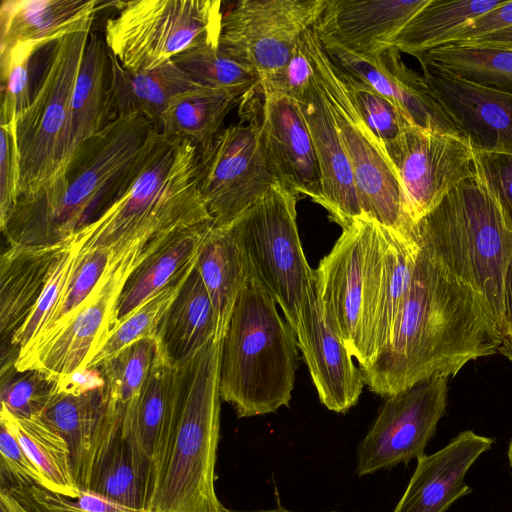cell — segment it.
<instances>
[{
    "label": "cell",
    "mask_w": 512,
    "mask_h": 512,
    "mask_svg": "<svg viewBox=\"0 0 512 512\" xmlns=\"http://www.w3.org/2000/svg\"><path fill=\"white\" fill-rule=\"evenodd\" d=\"M111 259L112 249L109 248L80 251L77 266L45 327L20 354L56 333L73 318L102 279Z\"/></svg>",
    "instance_id": "cell-42"
},
{
    "label": "cell",
    "mask_w": 512,
    "mask_h": 512,
    "mask_svg": "<svg viewBox=\"0 0 512 512\" xmlns=\"http://www.w3.org/2000/svg\"><path fill=\"white\" fill-rule=\"evenodd\" d=\"M310 132L319 170L324 207L343 228L363 214L348 157L333 117L315 77L298 102Z\"/></svg>",
    "instance_id": "cell-25"
},
{
    "label": "cell",
    "mask_w": 512,
    "mask_h": 512,
    "mask_svg": "<svg viewBox=\"0 0 512 512\" xmlns=\"http://www.w3.org/2000/svg\"><path fill=\"white\" fill-rule=\"evenodd\" d=\"M104 386L105 380L100 368L87 367L59 377L56 390L66 393H84Z\"/></svg>",
    "instance_id": "cell-53"
},
{
    "label": "cell",
    "mask_w": 512,
    "mask_h": 512,
    "mask_svg": "<svg viewBox=\"0 0 512 512\" xmlns=\"http://www.w3.org/2000/svg\"><path fill=\"white\" fill-rule=\"evenodd\" d=\"M41 48L34 43H19L0 52V121L17 119L30 105L29 65L32 56Z\"/></svg>",
    "instance_id": "cell-46"
},
{
    "label": "cell",
    "mask_w": 512,
    "mask_h": 512,
    "mask_svg": "<svg viewBox=\"0 0 512 512\" xmlns=\"http://www.w3.org/2000/svg\"><path fill=\"white\" fill-rule=\"evenodd\" d=\"M68 240L54 245L9 246L1 255V363L7 359L14 335L22 327L38 301L53 266L65 249Z\"/></svg>",
    "instance_id": "cell-26"
},
{
    "label": "cell",
    "mask_w": 512,
    "mask_h": 512,
    "mask_svg": "<svg viewBox=\"0 0 512 512\" xmlns=\"http://www.w3.org/2000/svg\"><path fill=\"white\" fill-rule=\"evenodd\" d=\"M194 268V267H193ZM192 268V269H193ZM191 269V270H192ZM191 270L145 301L108 333L88 368H97L143 338H156L159 322Z\"/></svg>",
    "instance_id": "cell-40"
},
{
    "label": "cell",
    "mask_w": 512,
    "mask_h": 512,
    "mask_svg": "<svg viewBox=\"0 0 512 512\" xmlns=\"http://www.w3.org/2000/svg\"><path fill=\"white\" fill-rule=\"evenodd\" d=\"M213 225L210 220L175 231L131 273L116 307L114 326L195 266Z\"/></svg>",
    "instance_id": "cell-29"
},
{
    "label": "cell",
    "mask_w": 512,
    "mask_h": 512,
    "mask_svg": "<svg viewBox=\"0 0 512 512\" xmlns=\"http://www.w3.org/2000/svg\"><path fill=\"white\" fill-rule=\"evenodd\" d=\"M297 197L277 181L228 225L293 332L314 270L298 233Z\"/></svg>",
    "instance_id": "cell-10"
},
{
    "label": "cell",
    "mask_w": 512,
    "mask_h": 512,
    "mask_svg": "<svg viewBox=\"0 0 512 512\" xmlns=\"http://www.w3.org/2000/svg\"><path fill=\"white\" fill-rule=\"evenodd\" d=\"M109 51L129 71L157 68L189 48L218 45L223 18L220 0H135L111 2Z\"/></svg>",
    "instance_id": "cell-9"
},
{
    "label": "cell",
    "mask_w": 512,
    "mask_h": 512,
    "mask_svg": "<svg viewBox=\"0 0 512 512\" xmlns=\"http://www.w3.org/2000/svg\"><path fill=\"white\" fill-rule=\"evenodd\" d=\"M13 486L20 487L40 512H137L92 490H80L76 498H70L38 485Z\"/></svg>",
    "instance_id": "cell-49"
},
{
    "label": "cell",
    "mask_w": 512,
    "mask_h": 512,
    "mask_svg": "<svg viewBox=\"0 0 512 512\" xmlns=\"http://www.w3.org/2000/svg\"><path fill=\"white\" fill-rule=\"evenodd\" d=\"M448 376H434L389 396L356 450L359 477L407 464L424 455L446 413Z\"/></svg>",
    "instance_id": "cell-16"
},
{
    "label": "cell",
    "mask_w": 512,
    "mask_h": 512,
    "mask_svg": "<svg viewBox=\"0 0 512 512\" xmlns=\"http://www.w3.org/2000/svg\"><path fill=\"white\" fill-rule=\"evenodd\" d=\"M336 67L364 121L385 146L414 124L393 102L357 77Z\"/></svg>",
    "instance_id": "cell-45"
},
{
    "label": "cell",
    "mask_w": 512,
    "mask_h": 512,
    "mask_svg": "<svg viewBox=\"0 0 512 512\" xmlns=\"http://www.w3.org/2000/svg\"><path fill=\"white\" fill-rule=\"evenodd\" d=\"M306 31L296 43L286 65L273 77L262 82L260 89L283 94L296 102L301 100L314 78Z\"/></svg>",
    "instance_id": "cell-50"
},
{
    "label": "cell",
    "mask_w": 512,
    "mask_h": 512,
    "mask_svg": "<svg viewBox=\"0 0 512 512\" xmlns=\"http://www.w3.org/2000/svg\"><path fill=\"white\" fill-rule=\"evenodd\" d=\"M505 1L429 0L393 38L391 47L416 56L444 46L461 26Z\"/></svg>",
    "instance_id": "cell-34"
},
{
    "label": "cell",
    "mask_w": 512,
    "mask_h": 512,
    "mask_svg": "<svg viewBox=\"0 0 512 512\" xmlns=\"http://www.w3.org/2000/svg\"><path fill=\"white\" fill-rule=\"evenodd\" d=\"M419 242L391 342L359 368L369 390L386 398L434 376L454 377L468 362L498 353L502 344L475 291Z\"/></svg>",
    "instance_id": "cell-1"
},
{
    "label": "cell",
    "mask_w": 512,
    "mask_h": 512,
    "mask_svg": "<svg viewBox=\"0 0 512 512\" xmlns=\"http://www.w3.org/2000/svg\"><path fill=\"white\" fill-rule=\"evenodd\" d=\"M509 27H512V1H505L461 26L446 45L458 44Z\"/></svg>",
    "instance_id": "cell-52"
},
{
    "label": "cell",
    "mask_w": 512,
    "mask_h": 512,
    "mask_svg": "<svg viewBox=\"0 0 512 512\" xmlns=\"http://www.w3.org/2000/svg\"><path fill=\"white\" fill-rule=\"evenodd\" d=\"M453 45L512 50V27Z\"/></svg>",
    "instance_id": "cell-55"
},
{
    "label": "cell",
    "mask_w": 512,
    "mask_h": 512,
    "mask_svg": "<svg viewBox=\"0 0 512 512\" xmlns=\"http://www.w3.org/2000/svg\"><path fill=\"white\" fill-rule=\"evenodd\" d=\"M326 0H240L223 12L219 46L253 70L260 84L288 62Z\"/></svg>",
    "instance_id": "cell-13"
},
{
    "label": "cell",
    "mask_w": 512,
    "mask_h": 512,
    "mask_svg": "<svg viewBox=\"0 0 512 512\" xmlns=\"http://www.w3.org/2000/svg\"><path fill=\"white\" fill-rule=\"evenodd\" d=\"M90 29L52 43L31 103L17 118L18 197L35 194L64 174L70 159L72 96Z\"/></svg>",
    "instance_id": "cell-7"
},
{
    "label": "cell",
    "mask_w": 512,
    "mask_h": 512,
    "mask_svg": "<svg viewBox=\"0 0 512 512\" xmlns=\"http://www.w3.org/2000/svg\"><path fill=\"white\" fill-rule=\"evenodd\" d=\"M507 455H508L509 466H510L511 471H512V437H511L510 442H509Z\"/></svg>",
    "instance_id": "cell-57"
},
{
    "label": "cell",
    "mask_w": 512,
    "mask_h": 512,
    "mask_svg": "<svg viewBox=\"0 0 512 512\" xmlns=\"http://www.w3.org/2000/svg\"><path fill=\"white\" fill-rule=\"evenodd\" d=\"M306 37L314 74L348 157L363 214L418 240L416 226L407 217L401 182L385 144L364 121L314 27L306 31Z\"/></svg>",
    "instance_id": "cell-8"
},
{
    "label": "cell",
    "mask_w": 512,
    "mask_h": 512,
    "mask_svg": "<svg viewBox=\"0 0 512 512\" xmlns=\"http://www.w3.org/2000/svg\"><path fill=\"white\" fill-rule=\"evenodd\" d=\"M98 0H8L0 9V52L19 43L40 46L91 27Z\"/></svg>",
    "instance_id": "cell-27"
},
{
    "label": "cell",
    "mask_w": 512,
    "mask_h": 512,
    "mask_svg": "<svg viewBox=\"0 0 512 512\" xmlns=\"http://www.w3.org/2000/svg\"><path fill=\"white\" fill-rule=\"evenodd\" d=\"M174 232L146 234L112 250L105 274L73 318L20 354L15 368L41 370L56 379L87 368L114 326L116 307L127 279Z\"/></svg>",
    "instance_id": "cell-11"
},
{
    "label": "cell",
    "mask_w": 512,
    "mask_h": 512,
    "mask_svg": "<svg viewBox=\"0 0 512 512\" xmlns=\"http://www.w3.org/2000/svg\"><path fill=\"white\" fill-rule=\"evenodd\" d=\"M13 485H38L48 489L45 478L14 434L0 422V487Z\"/></svg>",
    "instance_id": "cell-51"
},
{
    "label": "cell",
    "mask_w": 512,
    "mask_h": 512,
    "mask_svg": "<svg viewBox=\"0 0 512 512\" xmlns=\"http://www.w3.org/2000/svg\"><path fill=\"white\" fill-rule=\"evenodd\" d=\"M80 247L73 236L57 258L49 278L30 315L14 335L7 359L1 368L16 364L19 354L40 334L54 308L62 297L65 288L79 261Z\"/></svg>",
    "instance_id": "cell-41"
},
{
    "label": "cell",
    "mask_w": 512,
    "mask_h": 512,
    "mask_svg": "<svg viewBox=\"0 0 512 512\" xmlns=\"http://www.w3.org/2000/svg\"><path fill=\"white\" fill-rule=\"evenodd\" d=\"M429 0H326L314 29L355 54L370 57L391 47L394 37Z\"/></svg>",
    "instance_id": "cell-21"
},
{
    "label": "cell",
    "mask_w": 512,
    "mask_h": 512,
    "mask_svg": "<svg viewBox=\"0 0 512 512\" xmlns=\"http://www.w3.org/2000/svg\"><path fill=\"white\" fill-rule=\"evenodd\" d=\"M110 58L116 116L140 113L158 131L163 115L172 102L206 88L195 83L172 60L154 69L134 72L122 67L111 52Z\"/></svg>",
    "instance_id": "cell-32"
},
{
    "label": "cell",
    "mask_w": 512,
    "mask_h": 512,
    "mask_svg": "<svg viewBox=\"0 0 512 512\" xmlns=\"http://www.w3.org/2000/svg\"><path fill=\"white\" fill-rule=\"evenodd\" d=\"M424 243L477 294L512 363V230L475 175L449 192L416 225Z\"/></svg>",
    "instance_id": "cell-4"
},
{
    "label": "cell",
    "mask_w": 512,
    "mask_h": 512,
    "mask_svg": "<svg viewBox=\"0 0 512 512\" xmlns=\"http://www.w3.org/2000/svg\"><path fill=\"white\" fill-rule=\"evenodd\" d=\"M159 137L145 116L131 113L84 140L52 185L18 197L1 229L9 246L59 244L95 221L129 190Z\"/></svg>",
    "instance_id": "cell-2"
},
{
    "label": "cell",
    "mask_w": 512,
    "mask_h": 512,
    "mask_svg": "<svg viewBox=\"0 0 512 512\" xmlns=\"http://www.w3.org/2000/svg\"><path fill=\"white\" fill-rule=\"evenodd\" d=\"M0 228L7 223L18 200L20 153L17 139V119L0 121Z\"/></svg>",
    "instance_id": "cell-48"
},
{
    "label": "cell",
    "mask_w": 512,
    "mask_h": 512,
    "mask_svg": "<svg viewBox=\"0 0 512 512\" xmlns=\"http://www.w3.org/2000/svg\"><path fill=\"white\" fill-rule=\"evenodd\" d=\"M1 406L19 418H40L56 390L57 380L41 370H0Z\"/></svg>",
    "instance_id": "cell-44"
},
{
    "label": "cell",
    "mask_w": 512,
    "mask_h": 512,
    "mask_svg": "<svg viewBox=\"0 0 512 512\" xmlns=\"http://www.w3.org/2000/svg\"><path fill=\"white\" fill-rule=\"evenodd\" d=\"M0 502L8 512H40L27 494L17 486L1 487Z\"/></svg>",
    "instance_id": "cell-54"
},
{
    "label": "cell",
    "mask_w": 512,
    "mask_h": 512,
    "mask_svg": "<svg viewBox=\"0 0 512 512\" xmlns=\"http://www.w3.org/2000/svg\"><path fill=\"white\" fill-rule=\"evenodd\" d=\"M0 512H8L6 507L0 502Z\"/></svg>",
    "instance_id": "cell-58"
},
{
    "label": "cell",
    "mask_w": 512,
    "mask_h": 512,
    "mask_svg": "<svg viewBox=\"0 0 512 512\" xmlns=\"http://www.w3.org/2000/svg\"><path fill=\"white\" fill-rule=\"evenodd\" d=\"M0 422L14 434L22 449L45 478L48 490L76 498L71 453L65 439L40 418H19L1 406Z\"/></svg>",
    "instance_id": "cell-35"
},
{
    "label": "cell",
    "mask_w": 512,
    "mask_h": 512,
    "mask_svg": "<svg viewBox=\"0 0 512 512\" xmlns=\"http://www.w3.org/2000/svg\"><path fill=\"white\" fill-rule=\"evenodd\" d=\"M434 98L474 150L512 148V93L478 85L419 61Z\"/></svg>",
    "instance_id": "cell-19"
},
{
    "label": "cell",
    "mask_w": 512,
    "mask_h": 512,
    "mask_svg": "<svg viewBox=\"0 0 512 512\" xmlns=\"http://www.w3.org/2000/svg\"><path fill=\"white\" fill-rule=\"evenodd\" d=\"M198 168L199 189L215 226L231 224L277 182L255 123L231 124L199 146Z\"/></svg>",
    "instance_id": "cell-14"
},
{
    "label": "cell",
    "mask_w": 512,
    "mask_h": 512,
    "mask_svg": "<svg viewBox=\"0 0 512 512\" xmlns=\"http://www.w3.org/2000/svg\"><path fill=\"white\" fill-rule=\"evenodd\" d=\"M116 118L110 52L104 36L90 31L72 96L70 158L80 143Z\"/></svg>",
    "instance_id": "cell-30"
},
{
    "label": "cell",
    "mask_w": 512,
    "mask_h": 512,
    "mask_svg": "<svg viewBox=\"0 0 512 512\" xmlns=\"http://www.w3.org/2000/svg\"><path fill=\"white\" fill-rule=\"evenodd\" d=\"M240 100L230 94L204 88L186 94L165 111L160 134L184 138L197 147L212 139Z\"/></svg>",
    "instance_id": "cell-36"
},
{
    "label": "cell",
    "mask_w": 512,
    "mask_h": 512,
    "mask_svg": "<svg viewBox=\"0 0 512 512\" xmlns=\"http://www.w3.org/2000/svg\"><path fill=\"white\" fill-rule=\"evenodd\" d=\"M493 442L492 438L466 430L437 452L419 457L393 512H445L456 500L471 493L465 476Z\"/></svg>",
    "instance_id": "cell-23"
},
{
    "label": "cell",
    "mask_w": 512,
    "mask_h": 512,
    "mask_svg": "<svg viewBox=\"0 0 512 512\" xmlns=\"http://www.w3.org/2000/svg\"><path fill=\"white\" fill-rule=\"evenodd\" d=\"M196 267L216 315L218 339H223L249 275L248 260L230 227L213 225L198 252Z\"/></svg>",
    "instance_id": "cell-33"
},
{
    "label": "cell",
    "mask_w": 512,
    "mask_h": 512,
    "mask_svg": "<svg viewBox=\"0 0 512 512\" xmlns=\"http://www.w3.org/2000/svg\"><path fill=\"white\" fill-rule=\"evenodd\" d=\"M175 374V364L157 342L149 373L122 424L121 435L131 446L141 486L142 511L151 492L158 454L171 417Z\"/></svg>",
    "instance_id": "cell-22"
},
{
    "label": "cell",
    "mask_w": 512,
    "mask_h": 512,
    "mask_svg": "<svg viewBox=\"0 0 512 512\" xmlns=\"http://www.w3.org/2000/svg\"><path fill=\"white\" fill-rule=\"evenodd\" d=\"M105 386L84 393L55 390L40 419L67 442L73 476L79 490H88L91 478L121 432L104 420Z\"/></svg>",
    "instance_id": "cell-24"
},
{
    "label": "cell",
    "mask_w": 512,
    "mask_h": 512,
    "mask_svg": "<svg viewBox=\"0 0 512 512\" xmlns=\"http://www.w3.org/2000/svg\"><path fill=\"white\" fill-rule=\"evenodd\" d=\"M385 248L384 226L366 214L352 220L315 276L328 319L360 364Z\"/></svg>",
    "instance_id": "cell-12"
},
{
    "label": "cell",
    "mask_w": 512,
    "mask_h": 512,
    "mask_svg": "<svg viewBox=\"0 0 512 512\" xmlns=\"http://www.w3.org/2000/svg\"><path fill=\"white\" fill-rule=\"evenodd\" d=\"M474 150V149H473ZM475 172L512 230V148L474 150Z\"/></svg>",
    "instance_id": "cell-47"
},
{
    "label": "cell",
    "mask_w": 512,
    "mask_h": 512,
    "mask_svg": "<svg viewBox=\"0 0 512 512\" xmlns=\"http://www.w3.org/2000/svg\"><path fill=\"white\" fill-rule=\"evenodd\" d=\"M88 490L137 512L142 491L129 443L120 434L95 470Z\"/></svg>",
    "instance_id": "cell-43"
},
{
    "label": "cell",
    "mask_w": 512,
    "mask_h": 512,
    "mask_svg": "<svg viewBox=\"0 0 512 512\" xmlns=\"http://www.w3.org/2000/svg\"><path fill=\"white\" fill-rule=\"evenodd\" d=\"M414 57L466 81L512 93V50L444 45Z\"/></svg>",
    "instance_id": "cell-37"
},
{
    "label": "cell",
    "mask_w": 512,
    "mask_h": 512,
    "mask_svg": "<svg viewBox=\"0 0 512 512\" xmlns=\"http://www.w3.org/2000/svg\"><path fill=\"white\" fill-rule=\"evenodd\" d=\"M222 339L175 364L171 417L142 512H226L215 491Z\"/></svg>",
    "instance_id": "cell-3"
},
{
    "label": "cell",
    "mask_w": 512,
    "mask_h": 512,
    "mask_svg": "<svg viewBox=\"0 0 512 512\" xmlns=\"http://www.w3.org/2000/svg\"><path fill=\"white\" fill-rule=\"evenodd\" d=\"M172 61L195 83L230 94L240 102L260 87L259 76L225 52L219 44L189 48Z\"/></svg>",
    "instance_id": "cell-38"
},
{
    "label": "cell",
    "mask_w": 512,
    "mask_h": 512,
    "mask_svg": "<svg viewBox=\"0 0 512 512\" xmlns=\"http://www.w3.org/2000/svg\"><path fill=\"white\" fill-rule=\"evenodd\" d=\"M156 348V338H143L97 367L105 380L104 405L108 414L123 422L149 373Z\"/></svg>",
    "instance_id": "cell-39"
},
{
    "label": "cell",
    "mask_w": 512,
    "mask_h": 512,
    "mask_svg": "<svg viewBox=\"0 0 512 512\" xmlns=\"http://www.w3.org/2000/svg\"><path fill=\"white\" fill-rule=\"evenodd\" d=\"M216 333L213 304L195 264L162 316L156 339L177 364L194 356Z\"/></svg>",
    "instance_id": "cell-31"
},
{
    "label": "cell",
    "mask_w": 512,
    "mask_h": 512,
    "mask_svg": "<svg viewBox=\"0 0 512 512\" xmlns=\"http://www.w3.org/2000/svg\"><path fill=\"white\" fill-rule=\"evenodd\" d=\"M210 220L199 189L198 147L187 139L160 134L129 190L72 236L81 252L115 249L137 234Z\"/></svg>",
    "instance_id": "cell-6"
},
{
    "label": "cell",
    "mask_w": 512,
    "mask_h": 512,
    "mask_svg": "<svg viewBox=\"0 0 512 512\" xmlns=\"http://www.w3.org/2000/svg\"><path fill=\"white\" fill-rule=\"evenodd\" d=\"M385 147L401 182L407 217L414 226L449 192L475 175L472 144L458 132L412 124Z\"/></svg>",
    "instance_id": "cell-15"
},
{
    "label": "cell",
    "mask_w": 512,
    "mask_h": 512,
    "mask_svg": "<svg viewBox=\"0 0 512 512\" xmlns=\"http://www.w3.org/2000/svg\"><path fill=\"white\" fill-rule=\"evenodd\" d=\"M320 402L345 413L358 402L364 386L342 336L328 319L313 270L294 332Z\"/></svg>",
    "instance_id": "cell-17"
},
{
    "label": "cell",
    "mask_w": 512,
    "mask_h": 512,
    "mask_svg": "<svg viewBox=\"0 0 512 512\" xmlns=\"http://www.w3.org/2000/svg\"><path fill=\"white\" fill-rule=\"evenodd\" d=\"M226 512H297L290 510L284 506H282L280 503L277 504L274 508H267V509H255V510H230L226 509ZM328 512H339V511H328Z\"/></svg>",
    "instance_id": "cell-56"
},
{
    "label": "cell",
    "mask_w": 512,
    "mask_h": 512,
    "mask_svg": "<svg viewBox=\"0 0 512 512\" xmlns=\"http://www.w3.org/2000/svg\"><path fill=\"white\" fill-rule=\"evenodd\" d=\"M259 91L263 96L259 129L271 173L286 188L322 206L320 170L299 103L277 92Z\"/></svg>",
    "instance_id": "cell-18"
},
{
    "label": "cell",
    "mask_w": 512,
    "mask_h": 512,
    "mask_svg": "<svg viewBox=\"0 0 512 512\" xmlns=\"http://www.w3.org/2000/svg\"><path fill=\"white\" fill-rule=\"evenodd\" d=\"M381 274L359 368L369 366L390 344L394 326L411 287L420 242L384 226Z\"/></svg>",
    "instance_id": "cell-28"
},
{
    "label": "cell",
    "mask_w": 512,
    "mask_h": 512,
    "mask_svg": "<svg viewBox=\"0 0 512 512\" xmlns=\"http://www.w3.org/2000/svg\"><path fill=\"white\" fill-rule=\"evenodd\" d=\"M318 36V35H317ZM319 38V37H318ZM330 59L393 102L414 124L460 133L434 98L422 74L409 68L395 48L365 57L319 38Z\"/></svg>",
    "instance_id": "cell-20"
},
{
    "label": "cell",
    "mask_w": 512,
    "mask_h": 512,
    "mask_svg": "<svg viewBox=\"0 0 512 512\" xmlns=\"http://www.w3.org/2000/svg\"><path fill=\"white\" fill-rule=\"evenodd\" d=\"M296 336L249 265L222 339L219 391L238 418L289 406L294 388Z\"/></svg>",
    "instance_id": "cell-5"
}]
</instances>
